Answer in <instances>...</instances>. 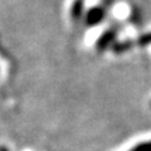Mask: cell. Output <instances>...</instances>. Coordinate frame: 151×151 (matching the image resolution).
<instances>
[{"label":"cell","instance_id":"cell-2","mask_svg":"<svg viewBox=\"0 0 151 151\" xmlns=\"http://www.w3.org/2000/svg\"><path fill=\"white\" fill-rule=\"evenodd\" d=\"M116 35H117V30L115 28H110V29H107L102 33L98 38L97 43H96V48L98 52H103L106 50L108 47L111 44H113V42L116 39Z\"/></svg>","mask_w":151,"mask_h":151},{"label":"cell","instance_id":"cell-3","mask_svg":"<svg viewBox=\"0 0 151 151\" xmlns=\"http://www.w3.org/2000/svg\"><path fill=\"white\" fill-rule=\"evenodd\" d=\"M84 13V0H74L70 5V18L74 22L81 19Z\"/></svg>","mask_w":151,"mask_h":151},{"label":"cell","instance_id":"cell-4","mask_svg":"<svg viewBox=\"0 0 151 151\" xmlns=\"http://www.w3.org/2000/svg\"><path fill=\"white\" fill-rule=\"evenodd\" d=\"M130 43L129 42H124V43H117V44H115L113 45V52L115 53H121V52H125V50H127L130 48Z\"/></svg>","mask_w":151,"mask_h":151},{"label":"cell","instance_id":"cell-1","mask_svg":"<svg viewBox=\"0 0 151 151\" xmlns=\"http://www.w3.org/2000/svg\"><path fill=\"white\" fill-rule=\"evenodd\" d=\"M105 17H106L105 8L93 6V8H91V9H88L87 10L84 22H86L87 27H94V25H98L100 23H102L103 19H105Z\"/></svg>","mask_w":151,"mask_h":151},{"label":"cell","instance_id":"cell-6","mask_svg":"<svg viewBox=\"0 0 151 151\" xmlns=\"http://www.w3.org/2000/svg\"><path fill=\"white\" fill-rule=\"evenodd\" d=\"M0 151H9L6 147H4V146H3V147H0Z\"/></svg>","mask_w":151,"mask_h":151},{"label":"cell","instance_id":"cell-5","mask_svg":"<svg viewBox=\"0 0 151 151\" xmlns=\"http://www.w3.org/2000/svg\"><path fill=\"white\" fill-rule=\"evenodd\" d=\"M130 151H151V141H147V142H142L136 145L134 149Z\"/></svg>","mask_w":151,"mask_h":151}]
</instances>
